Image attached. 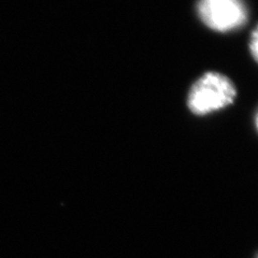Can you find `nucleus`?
<instances>
[{
    "label": "nucleus",
    "instance_id": "1",
    "mask_svg": "<svg viewBox=\"0 0 258 258\" xmlns=\"http://www.w3.org/2000/svg\"><path fill=\"white\" fill-rule=\"evenodd\" d=\"M236 95L235 85L227 77L217 72H208L190 88L188 108L195 114H207L228 106Z\"/></svg>",
    "mask_w": 258,
    "mask_h": 258
},
{
    "label": "nucleus",
    "instance_id": "3",
    "mask_svg": "<svg viewBox=\"0 0 258 258\" xmlns=\"http://www.w3.org/2000/svg\"><path fill=\"white\" fill-rule=\"evenodd\" d=\"M249 47H251V52H252L253 57L258 62V26L253 31L251 42H249Z\"/></svg>",
    "mask_w": 258,
    "mask_h": 258
},
{
    "label": "nucleus",
    "instance_id": "4",
    "mask_svg": "<svg viewBox=\"0 0 258 258\" xmlns=\"http://www.w3.org/2000/svg\"><path fill=\"white\" fill-rule=\"evenodd\" d=\"M256 124H257V128H258V114H257V118H256Z\"/></svg>",
    "mask_w": 258,
    "mask_h": 258
},
{
    "label": "nucleus",
    "instance_id": "2",
    "mask_svg": "<svg viewBox=\"0 0 258 258\" xmlns=\"http://www.w3.org/2000/svg\"><path fill=\"white\" fill-rule=\"evenodd\" d=\"M198 13L206 25L216 31L236 29L247 18L241 0H199Z\"/></svg>",
    "mask_w": 258,
    "mask_h": 258
}]
</instances>
